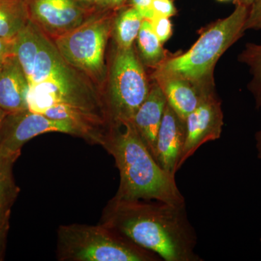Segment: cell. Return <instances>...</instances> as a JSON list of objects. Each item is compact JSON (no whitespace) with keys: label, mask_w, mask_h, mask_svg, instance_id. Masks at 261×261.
Returning a JSON list of instances; mask_svg holds the SVG:
<instances>
[{"label":"cell","mask_w":261,"mask_h":261,"mask_svg":"<svg viewBox=\"0 0 261 261\" xmlns=\"http://www.w3.org/2000/svg\"><path fill=\"white\" fill-rule=\"evenodd\" d=\"M255 147H256L257 159L261 160V128L255 135Z\"/></svg>","instance_id":"cell-28"},{"label":"cell","mask_w":261,"mask_h":261,"mask_svg":"<svg viewBox=\"0 0 261 261\" xmlns=\"http://www.w3.org/2000/svg\"><path fill=\"white\" fill-rule=\"evenodd\" d=\"M261 30V0H255L249 7L248 15L245 24V30Z\"/></svg>","instance_id":"cell-22"},{"label":"cell","mask_w":261,"mask_h":261,"mask_svg":"<svg viewBox=\"0 0 261 261\" xmlns=\"http://www.w3.org/2000/svg\"><path fill=\"white\" fill-rule=\"evenodd\" d=\"M15 38L7 39L0 37V63L8 57L14 55Z\"/></svg>","instance_id":"cell-25"},{"label":"cell","mask_w":261,"mask_h":261,"mask_svg":"<svg viewBox=\"0 0 261 261\" xmlns=\"http://www.w3.org/2000/svg\"><path fill=\"white\" fill-rule=\"evenodd\" d=\"M152 80L148 95L132 119L137 133L155 159L156 142L167 100L159 83Z\"/></svg>","instance_id":"cell-12"},{"label":"cell","mask_w":261,"mask_h":261,"mask_svg":"<svg viewBox=\"0 0 261 261\" xmlns=\"http://www.w3.org/2000/svg\"><path fill=\"white\" fill-rule=\"evenodd\" d=\"M2 63H0V68H1Z\"/></svg>","instance_id":"cell-33"},{"label":"cell","mask_w":261,"mask_h":261,"mask_svg":"<svg viewBox=\"0 0 261 261\" xmlns=\"http://www.w3.org/2000/svg\"><path fill=\"white\" fill-rule=\"evenodd\" d=\"M29 84L27 100L32 112L44 114L53 106H65L100 117L109 123L101 89L65 61L43 32Z\"/></svg>","instance_id":"cell-3"},{"label":"cell","mask_w":261,"mask_h":261,"mask_svg":"<svg viewBox=\"0 0 261 261\" xmlns=\"http://www.w3.org/2000/svg\"><path fill=\"white\" fill-rule=\"evenodd\" d=\"M101 146L113 156L119 171L120 185L114 198L186 204L175 176L159 166L132 121L110 125Z\"/></svg>","instance_id":"cell-2"},{"label":"cell","mask_w":261,"mask_h":261,"mask_svg":"<svg viewBox=\"0 0 261 261\" xmlns=\"http://www.w3.org/2000/svg\"><path fill=\"white\" fill-rule=\"evenodd\" d=\"M99 224L163 260H202L195 252L197 233L189 221L186 204L113 197L103 210Z\"/></svg>","instance_id":"cell-1"},{"label":"cell","mask_w":261,"mask_h":261,"mask_svg":"<svg viewBox=\"0 0 261 261\" xmlns=\"http://www.w3.org/2000/svg\"><path fill=\"white\" fill-rule=\"evenodd\" d=\"M152 9L154 15L167 18L174 16L177 13L173 0H152Z\"/></svg>","instance_id":"cell-23"},{"label":"cell","mask_w":261,"mask_h":261,"mask_svg":"<svg viewBox=\"0 0 261 261\" xmlns=\"http://www.w3.org/2000/svg\"><path fill=\"white\" fill-rule=\"evenodd\" d=\"M260 243H261V238H260Z\"/></svg>","instance_id":"cell-34"},{"label":"cell","mask_w":261,"mask_h":261,"mask_svg":"<svg viewBox=\"0 0 261 261\" xmlns=\"http://www.w3.org/2000/svg\"><path fill=\"white\" fill-rule=\"evenodd\" d=\"M143 20L132 6L117 13L112 32L117 48L127 49L134 47Z\"/></svg>","instance_id":"cell-18"},{"label":"cell","mask_w":261,"mask_h":261,"mask_svg":"<svg viewBox=\"0 0 261 261\" xmlns=\"http://www.w3.org/2000/svg\"><path fill=\"white\" fill-rule=\"evenodd\" d=\"M117 10L91 15L78 27L51 39L62 57L104 90L108 76L106 46L112 35Z\"/></svg>","instance_id":"cell-6"},{"label":"cell","mask_w":261,"mask_h":261,"mask_svg":"<svg viewBox=\"0 0 261 261\" xmlns=\"http://www.w3.org/2000/svg\"><path fill=\"white\" fill-rule=\"evenodd\" d=\"M218 1H219V2H226V1H229V0H218Z\"/></svg>","instance_id":"cell-32"},{"label":"cell","mask_w":261,"mask_h":261,"mask_svg":"<svg viewBox=\"0 0 261 261\" xmlns=\"http://www.w3.org/2000/svg\"><path fill=\"white\" fill-rule=\"evenodd\" d=\"M136 41L142 62L152 69L161 65L170 55L154 34L150 20L147 19H144L142 21Z\"/></svg>","instance_id":"cell-19"},{"label":"cell","mask_w":261,"mask_h":261,"mask_svg":"<svg viewBox=\"0 0 261 261\" xmlns=\"http://www.w3.org/2000/svg\"><path fill=\"white\" fill-rule=\"evenodd\" d=\"M152 30L163 44L167 42L173 34L172 23L170 18L154 15L151 19Z\"/></svg>","instance_id":"cell-21"},{"label":"cell","mask_w":261,"mask_h":261,"mask_svg":"<svg viewBox=\"0 0 261 261\" xmlns=\"http://www.w3.org/2000/svg\"><path fill=\"white\" fill-rule=\"evenodd\" d=\"M186 140V125L167 105L156 142L155 161L166 172L176 176Z\"/></svg>","instance_id":"cell-11"},{"label":"cell","mask_w":261,"mask_h":261,"mask_svg":"<svg viewBox=\"0 0 261 261\" xmlns=\"http://www.w3.org/2000/svg\"><path fill=\"white\" fill-rule=\"evenodd\" d=\"M20 156L0 151V223L10 225L12 207L20 193L15 184L13 167Z\"/></svg>","instance_id":"cell-15"},{"label":"cell","mask_w":261,"mask_h":261,"mask_svg":"<svg viewBox=\"0 0 261 261\" xmlns=\"http://www.w3.org/2000/svg\"><path fill=\"white\" fill-rule=\"evenodd\" d=\"M255 0H233V3L234 5H244V6L250 7Z\"/></svg>","instance_id":"cell-29"},{"label":"cell","mask_w":261,"mask_h":261,"mask_svg":"<svg viewBox=\"0 0 261 261\" xmlns=\"http://www.w3.org/2000/svg\"><path fill=\"white\" fill-rule=\"evenodd\" d=\"M186 140L178 170L201 146L219 140L224 126V113L216 92L209 94L185 120Z\"/></svg>","instance_id":"cell-10"},{"label":"cell","mask_w":261,"mask_h":261,"mask_svg":"<svg viewBox=\"0 0 261 261\" xmlns=\"http://www.w3.org/2000/svg\"><path fill=\"white\" fill-rule=\"evenodd\" d=\"M130 6L135 8L144 19L151 20L154 17L152 9V0H130Z\"/></svg>","instance_id":"cell-24"},{"label":"cell","mask_w":261,"mask_h":261,"mask_svg":"<svg viewBox=\"0 0 261 261\" xmlns=\"http://www.w3.org/2000/svg\"><path fill=\"white\" fill-rule=\"evenodd\" d=\"M42 34V31L29 20L15 38L14 54L28 82L34 71L36 58L40 48Z\"/></svg>","instance_id":"cell-16"},{"label":"cell","mask_w":261,"mask_h":261,"mask_svg":"<svg viewBox=\"0 0 261 261\" xmlns=\"http://www.w3.org/2000/svg\"><path fill=\"white\" fill-rule=\"evenodd\" d=\"M49 132L67 134L86 140L83 130L73 122L53 119L28 109L5 116L0 130V151L20 156L22 147L27 142Z\"/></svg>","instance_id":"cell-8"},{"label":"cell","mask_w":261,"mask_h":261,"mask_svg":"<svg viewBox=\"0 0 261 261\" xmlns=\"http://www.w3.org/2000/svg\"><path fill=\"white\" fill-rule=\"evenodd\" d=\"M127 0H99L97 5L103 10H118L124 5Z\"/></svg>","instance_id":"cell-26"},{"label":"cell","mask_w":261,"mask_h":261,"mask_svg":"<svg viewBox=\"0 0 261 261\" xmlns=\"http://www.w3.org/2000/svg\"><path fill=\"white\" fill-rule=\"evenodd\" d=\"M29 89L23 68L15 54L12 55L0 68V108L8 113L28 110Z\"/></svg>","instance_id":"cell-13"},{"label":"cell","mask_w":261,"mask_h":261,"mask_svg":"<svg viewBox=\"0 0 261 261\" xmlns=\"http://www.w3.org/2000/svg\"><path fill=\"white\" fill-rule=\"evenodd\" d=\"M151 80L159 83L168 106L184 121L209 94L216 92L178 77H155Z\"/></svg>","instance_id":"cell-14"},{"label":"cell","mask_w":261,"mask_h":261,"mask_svg":"<svg viewBox=\"0 0 261 261\" xmlns=\"http://www.w3.org/2000/svg\"><path fill=\"white\" fill-rule=\"evenodd\" d=\"M29 18L54 38L73 30L92 14L76 0H25Z\"/></svg>","instance_id":"cell-9"},{"label":"cell","mask_w":261,"mask_h":261,"mask_svg":"<svg viewBox=\"0 0 261 261\" xmlns=\"http://www.w3.org/2000/svg\"><path fill=\"white\" fill-rule=\"evenodd\" d=\"M249 7L235 5L228 17L219 19L200 30V37L189 50L170 53L164 61L152 69L151 79L178 77L204 88L215 89L216 63L228 48L245 34Z\"/></svg>","instance_id":"cell-4"},{"label":"cell","mask_w":261,"mask_h":261,"mask_svg":"<svg viewBox=\"0 0 261 261\" xmlns=\"http://www.w3.org/2000/svg\"><path fill=\"white\" fill-rule=\"evenodd\" d=\"M10 225L0 223V260L4 257L5 246H6L7 235L9 231Z\"/></svg>","instance_id":"cell-27"},{"label":"cell","mask_w":261,"mask_h":261,"mask_svg":"<svg viewBox=\"0 0 261 261\" xmlns=\"http://www.w3.org/2000/svg\"><path fill=\"white\" fill-rule=\"evenodd\" d=\"M56 252L57 258L62 261L163 260L157 254L101 224L61 225Z\"/></svg>","instance_id":"cell-5"},{"label":"cell","mask_w":261,"mask_h":261,"mask_svg":"<svg viewBox=\"0 0 261 261\" xmlns=\"http://www.w3.org/2000/svg\"><path fill=\"white\" fill-rule=\"evenodd\" d=\"M7 114H8V113L5 112V111H3V109L0 108V130H1L2 125H3L5 117Z\"/></svg>","instance_id":"cell-31"},{"label":"cell","mask_w":261,"mask_h":261,"mask_svg":"<svg viewBox=\"0 0 261 261\" xmlns=\"http://www.w3.org/2000/svg\"><path fill=\"white\" fill-rule=\"evenodd\" d=\"M150 84L135 48H117L103 90L110 125L130 121L148 95Z\"/></svg>","instance_id":"cell-7"},{"label":"cell","mask_w":261,"mask_h":261,"mask_svg":"<svg viewBox=\"0 0 261 261\" xmlns=\"http://www.w3.org/2000/svg\"><path fill=\"white\" fill-rule=\"evenodd\" d=\"M238 61L249 67L252 80L247 89L255 99V107L261 108V44L247 43L245 49L239 55Z\"/></svg>","instance_id":"cell-20"},{"label":"cell","mask_w":261,"mask_h":261,"mask_svg":"<svg viewBox=\"0 0 261 261\" xmlns=\"http://www.w3.org/2000/svg\"><path fill=\"white\" fill-rule=\"evenodd\" d=\"M76 1L79 2L80 4L92 5L94 3L97 4L99 0H76Z\"/></svg>","instance_id":"cell-30"},{"label":"cell","mask_w":261,"mask_h":261,"mask_svg":"<svg viewBox=\"0 0 261 261\" xmlns=\"http://www.w3.org/2000/svg\"><path fill=\"white\" fill-rule=\"evenodd\" d=\"M29 21L25 0H0V37L15 38Z\"/></svg>","instance_id":"cell-17"}]
</instances>
